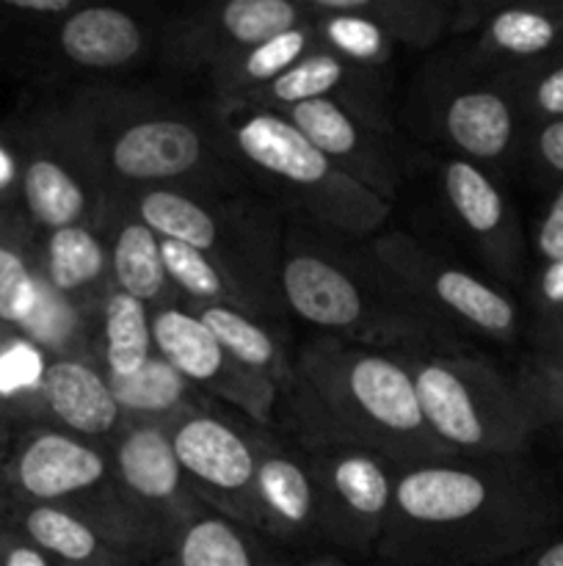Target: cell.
I'll use <instances>...</instances> for the list:
<instances>
[{
    "instance_id": "35",
    "label": "cell",
    "mask_w": 563,
    "mask_h": 566,
    "mask_svg": "<svg viewBox=\"0 0 563 566\" xmlns=\"http://www.w3.org/2000/svg\"><path fill=\"white\" fill-rule=\"evenodd\" d=\"M47 363V354L28 337L0 326V418L9 429L17 420H25L28 426L42 423L39 398Z\"/></svg>"
},
{
    "instance_id": "23",
    "label": "cell",
    "mask_w": 563,
    "mask_h": 566,
    "mask_svg": "<svg viewBox=\"0 0 563 566\" xmlns=\"http://www.w3.org/2000/svg\"><path fill=\"white\" fill-rule=\"evenodd\" d=\"M563 50V0L497 6L461 53L489 72L533 64Z\"/></svg>"
},
{
    "instance_id": "34",
    "label": "cell",
    "mask_w": 563,
    "mask_h": 566,
    "mask_svg": "<svg viewBox=\"0 0 563 566\" xmlns=\"http://www.w3.org/2000/svg\"><path fill=\"white\" fill-rule=\"evenodd\" d=\"M312 20L318 48L340 55L357 66L384 70L395 53V42L362 14L337 6V0H304Z\"/></svg>"
},
{
    "instance_id": "10",
    "label": "cell",
    "mask_w": 563,
    "mask_h": 566,
    "mask_svg": "<svg viewBox=\"0 0 563 566\" xmlns=\"http://www.w3.org/2000/svg\"><path fill=\"white\" fill-rule=\"evenodd\" d=\"M408 116L431 142L491 175L522 164L528 125L517 103L495 72L464 53L428 64L412 92Z\"/></svg>"
},
{
    "instance_id": "18",
    "label": "cell",
    "mask_w": 563,
    "mask_h": 566,
    "mask_svg": "<svg viewBox=\"0 0 563 566\" xmlns=\"http://www.w3.org/2000/svg\"><path fill=\"white\" fill-rule=\"evenodd\" d=\"M163 42V22H147L121 6H75L53 28L47 77L59 72L110 75L136 70Z\"/></svg>"
},
{
    "instance_id": "43",
    "label": "cell",
    "mask_w": 563,
    "mask_h": 566,
    "mask_svg": "<svg viewBox=\"0 0 563 566\" xmlns=\"http://www.w3.org/2000/svg\"><path fill=\"white\" fill-rule=\"evenodd\" d=\"M22 164L14 125L0 119V219H25L22 216Z\"/></svg>"
},
{
    "instance_id": "4",
    "label": "cell",
    "mask_w": 563,
    "mask_h": 566,
    "mask_svg": "<svg viewBox=\"0 0 563 566\" xmlns=\"http://www.w3.org/2000/svg\"><path fill=\"white\" fill-rule=\"evenodd\" d=\"M64 103L114 199L141 188L224 193L235 182L210 114L114 83L77 88Z\"/></svg>"
},
{
    "instance_id": "36",
    "label": "cell",
    "mask_w": 563,
    "mask_h": 566,
    "mask_svg": "<svg viewBox=\"0 0 563 566\" xmlns=\"http://www.w3.org/2000/svg\"><path fill=\"white\" fill-rule=\"evenodd\" d=\"M39 291L36 230L25 219H14L0 235V326L20 329L36 307Z\"/></svg>"
},
{
    "instance_id": "7",
    "label": "cell",
    "mask_w": 563,
    "mask_h": 566,
    "mask_svg": "<svg viewBox=\"0 0 563 566\" xmlns=\"http://www.w3.org/2000/svg\"><path fill=\"white\" fill-rule=\"evenodd\" d=\"M0 495L81 514L116 547L149 566L155 542L121 501L110 448L55 426H25L0 457Z\"/></svg>"
},
{
    "instance_id": "6",
    "label": "cell",
    "mask_w": 563,
    "mask_h": 566,
    "mask_svg": "<svg viewBox=\"0 0 563 566\" xmlns=\"http://www.w3.org/2000/svg\"><path fill=\"white\" fill-rule=\"evenodd\" d=\"M119 202L166 241L208 254L232 276L259 318H276L285 307L279 263L285 224L274 205L235 193H202L182 188H141Z\"/></svg>"
},
{
    "instance_id": "20",
    "label": "cell",
    "mask_w": 563,
    "mask_h": 566,
    "mask_svg": "<svg viewBox=\"0 0 563 566\" xmlns=\"http://www.w3.org/2000/svg\"><path fill=\"white\" fill-rule=\"evenodd\" d=\"M315 99L346 105L379 130L392 133V116L386 111V88L381 70L357 66L323 48L309 50L285 75H279L259 92L237 99V103L282 111L301 103H315Z\"/></svg>"
},
{
    "instance_id": "16",
    "label": "cell",
    "mask_w": 563,
    "mask_h": 566,
    "mask_svg": "<svg viewBox=\"0 0 563 566\" xmlns=\"http://www.w3.org/2000/svg\"><path fill=\"white\" fill-rule=\"evenodd\" d=\"M309 20L307 3L293 0H226L199 6L163 22L160 59L166 70L204 72L237 50L265 42Z\"/></svg>"
},
{
    "instance_id": "37",
    "label": "cell",
    "mask_w": 563,
    "mask_h": 566,
    "mask_svg": "<svg viewBox=\"0 0 563 566\" xmlns=\"http://www.w3.org/2000/svg\"><path fill=\"white\" fill-rule=\"evenodd\" d=\"M337 6L373 20L395 48H434L450 33L453 3L447 0H337Z\"/></svg>"
},
{
    "instance_id": "32",
    "label": "cell",
    "mask_w": 563,
    "mask_h": 566,
    "mask_svg": "<svg viewBox=\"0 0 563 566\" xmlns=\"http://www.w3.org/2000/svg\"><path fill=\"white\" fill-rule=\"evenodd\" d=\"M75 6L72 0H0V66L47 75L53 28Z\"/></svg>"
},
{
    "instance_id": "2",
    "label": "cell",
    "mask_w": 563,
    "mask_h": 566,
    "mask_svg": "<svg viewBox=\"0 0 563 566\" xmlns=\"http://www.w3.org/2000/svg\"><path fill=\"white\" fill-rule=\"evenodd\" d=\"M296 376L287 403L301 442H348L395 468L453 457L425 426L412 376L395 354L318 335L298 352Z\"/></svg>"
},
{
    "instance_id": "42",
    "label": "cell",
    "mask_w": 563,
    "mask_h": 566,
    "mask_svg": "<svg viewBox=\"0 0 563 566\" xmlns=\"http://www.w3.org/2000/svg\"><path fill=\"white\" fill-rule=\"evenodd\" d=\"M522 164L541 182L563 186V119L530 125L524 133Z\"/></svg>"
},
{
    "instance_id": "26",
    "label": "cell",
    "mask_w": 563,
    "mask_h": 566,
    "mask_svg": "<svg viewBox=\"0 0 563 566\" xmlns=\"http://www.w3.org/2000/svg\"><path fill=\"white\" fill-rule=\"evenodd\" d=\"M108 241L110 282L149 310L171 302V282L160 258V238L116 199L103 230Z\"/></svg>"
},
{
    "instance_id": "47",
    "label": "cell",
    "mask_w": 563,
    "mask_h": 566,
    "mask_svg": "<svg viewBox=\"0 0 563 566\" xmlns=\"http://www.w3.org/2000/svg\"><path fill=\"white\" fill-rule=\"evenodd\" d=\"M298 566H348V564L340 562L337 556H318V558H309V562H304Z\"/></svg>"
},
{
    "instance_id": "8",
    "label": "cell",
    "mask_w": 563,
    "mask_h": 566,
    "mask_svg": "<svg viewBox=\"0 0 563 566\" xmlns=\"http://www.w3.org/2000/svg\"><path fill=\"white\" fill-rule=\"evenodd\" d=\"M425 426L453 457H524L539 434L513 376L472 352H395Z\"/></svg>"
},
{
    "instance_id": "45",
    "label": "cell",
    "mask_w": 563,
    "mask_h": 566,
    "mask_svg": "<svg viewBox=\"0 0 563 566\" xmlns=\"http://www.w3.org/2000/svg\"><path fill=\"white\" fill-rule=\"evenodd\" d=\"M0 566H59L53 558L44 556L36 545L0 523Z\"/></svg>"
},
{
    "instance_id": "11",
    "label": "cell",
    "mask_w": 563,
    "mask_h": 566,
    "mask_svg": "<svg viewBox=\"0 0 563 566\" xmlns=\"http://www.w3.org/2000/svg\"><path fill=\"white\" fill-rule=\"evenodd\" d=\"M368 249L414 302L458 337L478 335L495 343H517L522 335V313L511 293L461 263L442 258L417 238L386 232Z\"/></svg>"
},
{
    "instance_id": "3",
    "label": "cell",
    "mask_w": 563,
    "mask_h": 566,
    "mask_svg": "<svg viewBox=\"0 0 563 566\" xmlns=\"http://www.w3.org/2000/svg\"><path fill=\"white\" fill-rule=\"evenodd\" d=\"M279 293L290 313L329 337L379 352H464L461 337L414 302L368 252L290 219L282 238Z\"/></svg>"
},
{
    "instance_id": "1",
    "label": "cell",
    "mask_w": 563,
    "mask_h": 566,
    "mask_svg": "<svg viewBox=\"0 0 563 566\" xmlns=\"http://www.w3.org/2000/svg\"><path fill=\"white\" fill-rule=\"evenodd\" d=\"M561 525L563 486L528 457H450L395 470L375 556L397 566H500Z\"/></svg>"
},
{
    "instance_id": "50",
    "label": "cell",
    "mask_w": 563,
    "mask_h": 566,
    "mask_svg": "<svg viewBox=\"0 0 563 566\" xmlns=\"http://www.w3.org/2000/svg\"><path fill=\"white\" fill-rule=\"evenodd\" d=\"M561 486H563V484H561Z\"/></svg>"
},
{
    "instance_id": "33",
    "label": "cell",
    "mask_w": 563,
    "mask_h": 566,
    "mask_svg": "<svg viewBox=\"0 0 563 566\" xmlns=\"http://www.w3.org/2000/svg\"><path fill=\"white\" fill-rule=\"evenodd\" d=\"M22 337L42 348L50 359L83 357L94 359V332H97V310H86L70 298L59 296L42 280L39 302L31 318L20 326Z\"/></svg>"
},
{
    "instance_id": "46",
    "label": "cell",
    "mask_w": 563,
    "mask_h": 566,
    "mask_svg": "<svg viewBox=\"0 0 563 566\" xmlns=\"http://www.w3.org/2000/svg\"><path fill=\"white\" fill-rule=\"evenodd\" d=\"M500 566H563V534L557 531L555 536L544 539L541 545L530 547V551L519 553L517 558Z\"/></svg>"
},
{
    "instance_id": "48",
    "label": "cell",
    "mask_w": 563,
    "mask_h": 566,
    "mask_svg": "<svg viewBox=\"0 0 563 566\" xmlns=\"http://www.w3.org/2000/svg\"><path fill=\"white\" fill-rule=\"evenodd\" d=\"M9 440H11V429H9V426H6V420L0 418V457H3V451H6V446H9Z\"/></svg>"
},
{
    "instance_id": "12",
    "label": "cell",
    "mask_w": 563,
    "mask_h": 566,
    "mask_svg": "<svg viewBox=\"0 0 563 566\" xmlns=\"http://www.w3.org/2000/svg\"><path fill=\"white\" fill-rule=\"evenodd\" d=\"M304 446L318 497L320 539L353 556L379 551L395 495V464L348 442Z\"/></svg>"
},
{
    "instance_id": "13",
    "label": "cell",
    "mask_w": 563,
    "mask_h": 566,
    "mask_svg": "<svg viewBox=\"0 0 563 566\" xmlns=\"http://www.w3.org/2000/svg\"><path fill=\"white\" fill-rule=\"evenodd\" d=\"M169 437L202 506L259 534L257 437L210 409L177 418Z\"/></svg>"
},
{
    "instance_id": "19",
    "label": "cell",
    "mask_w": 563,
    "mask_h": 566,
    "mask_svg": "<svg viewBox=\"0 0 563 566\" xmlns=\"http://www.w3.org/2000/svg\"><path fill=\"white\" fill-rule=\"evenodd\" d=\"M279 114L296 125L342 175L392 205L401 188V166L390 144L392 133L379 130L351 108L329 99L293 105Z\"/></svg>"
},
{
    "instance_id": "14",
    "label": "cell",
    "mask_w": 563,
    "mask_h": 566,
    "mask_svg": "<svg viewBox=\"0 0 563 566\" xmlns=\"http://www.w3.org/2000/svg\"><path fill=\"white\" fill-rule=\"evenodd\" d=\"M108 448L121 501L144 534L163 553L177 531L204 509L177 462L169 426L125 420Z\"/></svg>"
},
{
    "instance_id": "30",
    "label": "cell",
    "mask_w": 563,
    "mask_h": 566,
    "mask_svg": "<svg viewBox=\"0 0 563 566\" xmlns=\"http://www.w3.org/2000/svg\"><path fill=\"white\" fill-rule=\"evenodd\" d=\"M125 420L174 423L188 412L208 409L202 392L182 379L163 357L152 354L141 370L130 376H105Z\"/></svg>"
},
{
    "instance_id": "39",
    "label": "cell",
    "mask_w": 563,
    "mask_h": 566,
    "mask_svg": "<svg viewBox=\"0 0 563 566\" xmlns=\"http://www.w3.org/2000/svg\"><path fill=\"white\" fill-rule=\"evenodd\" d=\"M517 103L524 125L563 119V50L524 66L495 72Z\"/></svg>"
},
{
    "instance_id": "24",
    "label": "cell",
    "mask_w": 563,
    "mask_h": 566,
    "mask_svg": "<svg viewBox=\"0 0 563 566\" xmlns=\"http://www.w3.org/2000/svg\"><path fill=\"white\" fill-rule=\"evenodd\" d=\"M0 523L25 536L59 566H144L70 509L0 495Z\"/></svg>"
},
{
    "instance_id": "44",
    "label": "cell",
    "mask_w": 563,
    "mask_h": 566,
    "mask_svg": "<svg viewBox=\"0 0 563 566\" xmlns=\"http://www.w3.org/2000/svg\"><path fill=\"white\" fill-rule=\"evenodd\" d=\"M533 249L541 263L563 260V186L555 188L550 205L533 230Z\"/></svg>"
},
{
    "instance_id": "31",
    "label": "cell",
    "mask_w": 563,
    "mask_h": 566,
    "mask_svg": "<svg viewBox=\"0 0 563 566\" xmlns=\"http://www.w3.org/2000/svg\"><path fill=\"white\" fill-rule=\"evenodd\" d=\"M155 354L149 307L110 287L97 307L94 363L105 376H130Z\"/></svg>"
},
{
    "instance_id": "40",
    "label": "cell",
    "mask_w": 563,
    "mask_h": 566,
    "mask_svg": "<svg viewBox=\"0 0 563 566\" xmlns=\"http://www.w3.org/2000/svg\"><path fill=\"white\" fill-rule=\"evenodd\" d=\"M533 423L563 446V352H533L513 376Z\"/></svg>"
},
{
    "instance_id": "17",
    "label": "cell",
    "mask_w": 563,
    "mask_h": 566,
    "mask_svg": "<svg viewBox=\"0 0 563 566\" xmlns=\"http://www.w3.org/2000/svg\"><path fill=\"white\" fill-rule=\"evenodd\" d=\"M442 202L469 247L500 280L519 282L524 263V232L517 208L491 171L464 158L442 160Z\"/></svg>"
},
{
    "instance_id": "15",
    "label": "cell",
    "mask_w": 563,
    "mask_h": 566,
    "mask_svg": "<svg viewBox=\"0 0 563 566\" xmlns=\"http://www.w3.org/2000/svg\"><path fill=\"white\" fill-rule=\"evenodd\" d=\"M155 354L191 381L204 398H221L259 426L276 423V409L285 401L274 381L243 368L213 332L182 304L149 310Z\"/></svg>"
},
{
    "instance_id": "49",
    "label": "cell",
    "mask_w": 563,
    "mask_h": 566,
    "mask_svg": "<svg viewBox=\"0 0 563 566\" xmlns=\"http://www.w3.org/2000/svg\"><path fill=\"white\" fill-rule=\"evenodd\" d=\"M11 221H14V219H0V235H3V232L9 230V224H11Z\"/></svg>"
},
{
    "instance_id": "25",
    "label": "cell",
    "mask_w": 563,
    "mask_h": 566,
    "mask_svg": "<svg viewBox=\"0 0 563 566\" xmlns=\"http://www.w3.org/2000/svg\"><path fill=\"white\" fill-rule=\"evenodd\" d=\"M36 263L42 280L59 296L86 310H97L105 293L114 287L108 241L94 227H61V230L42 232V238L36 232Z\"/></svg>"
},
{
    "instance_id": "38",
    "label": "cell",
    "mask_w": 563,
    "mask_h": 566,
    "mask_svg": "<svg viewBox=\"0 0 563 566\" xmlns=\"http://www.w3.org/2000/svg\"><path fill=\"white\" fill-rule=\"evenodd\" d=\"M160 258H163V269L171 287L191 302L188 307H193V304H230L243 313L257 315L254 304L232 282V276L199 249L160 238Z\"/></svg>"
},
{
    "instance_id": "9",
    "label": "cell",
    "mask_w": 563,
    "mask_h": 566,
    "mask_svg": "<svg viewBox=\"0 0 563 566\" xmlns=\"http://www.w3.org/2000/svg\"><path fill=\"white\" fill-rule=\"evenodd\" d=\"M14 125L22 164V216L36 232L86 224L103 232L116 202L66 103L28 108Z\"/></svg>"
},
{
    "instance_id": "28",
    "label": "cell",
    "mask_w": 563,
    "mask_h": 566,
    "mask_svg": "<svg viewBox=\"0 0 563 566\" xmlns=\"http://www.w3.org/2000/svg\"><path fill=\"white\" fill-rule=\"evenodd\" d=\"M149 566H282L259 534L202 509Z\"/></svg>"
},
{
    "instance_id": "22",
    "label": "cell",
    "mask_w": 563,
    "mask_h": 566,
    "mask_svg": "<svg viewBox=\"0 0 563 566\" xmlns=\"http://www.w3.org/2000/svg\"><path fill=\"white\" fill-rule=\"evenodd\" d=\"M39 415V426H55L105 446L125 426V412L116 403L103 368L83 357L50 359L42 379Z\"/></svg>"
},
{
    "instance_id": "41",
    "label": "cell",
    "mask_w": 563,
    "mask_h": 566,
    "mask_svg": "<svg viewBox=\"0 0 563 566\" xmlns=\"http://www.w3.org/2000/svg\"><path fill=\"white\" fill-rule=\"evenodd\" d=\"M535 352H563V260L541 263L530 287Z\"/></svg>"
},
{
    "instance_id": "21",
    "label": "cell",
    "mask_w": 563,
    "mask_h": 566,
    "mask_svg": "<svg viewBox=\"0 0 563 566\" xmlns=\"http://www.w3.org/2000/svg\"><path fill=\"white\" fill-rule=\"evenodd\" d=\"M257 506L259 536L285 545L320 539L318 497L307 457L270 437H257Z\"/></svg>"
},
{
    "instance_id": "27",
    "label": "cell",
    "mask_w": 563,
    "mask_h": 566,
    "mask_svg": "<svg viewBox=\"0 0 563 566\" xmlns=\"http://www.w3.org/2000/svg\"><path fill=\"white\" fill-rule=\"evenodd\" d=\"M188 310L213 332L230 357H235L243 368L254 370L263 379L274 381L285 401L296 392V359L287 357L285 346L265 324V318L243 313L230 304H193Z\"/></svg>"
},
{
    "instance_id": "5",
    "label": "cell",
    "mask_w": 563,
    "mask_h": 566,
    "mask_svg": "<svg viewBox=\"0 0 563 566\" xmlns=\"http://www.w3.org/2000/svg\"><path fill=\"white\" fill-rule=\"evenodd\" d=\"M210 116L237 175L301 213L307 224L340 238H364L390 219V202L342 175L279 111L215 103Z\"/></svg>"
},
{
    "instance_id": "29",
    "label": "cell",
    "mask_w": 563,
    "mask_h": 566,
    "mask_svg": "<svg viewBox=\"0 0 563 566\" xmlns=\"http://www.w3.org/2000/svg\"><path fill=\"white\" fill-rule=\"evenodd\" d=\"M315 48H318V39H315L312 20H307L265 39V42L237 50L208 72L215 103H237V99L259 92L279 75H285L296 61H301Z\"/></svg>"
}]
</instances>
